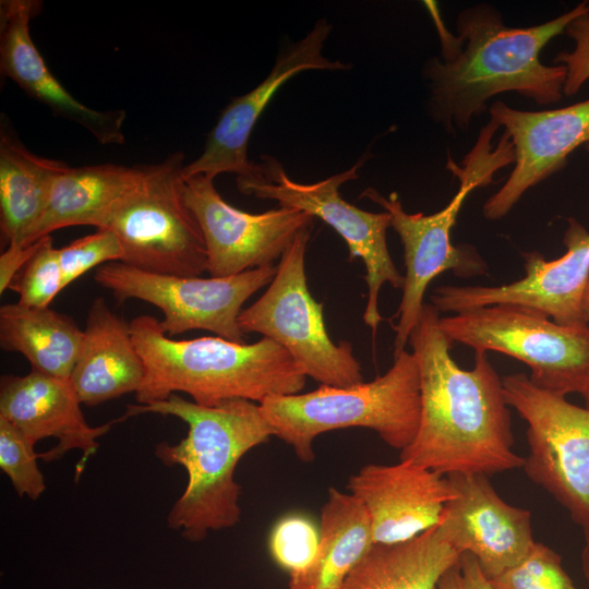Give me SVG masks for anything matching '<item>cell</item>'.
<instances>
[{"label": "cell", "instance_id": "cell-11", "mask_svg": "<svg viewBox=\"0 0 589 589\" xmlns=\"http://www.w3.org/2000/svg\"><path fill=\"white\" fill-rule=\"evenodd\" d=\"M502 382L507 405L528 424L526 474L567 509L589 543V409L539 388L525 373Z\"/></svg>", "mask_w": 589, "mask_h": 589}, {"label": "cell", "instance_id": "cell-17", "mask_svg": "<svg viewBox=\"0 0 589 589\" xmlns=\"http://www.w3.org/2000/svg\"><path fill=\"white\" fill-rule=\"evenodd\" d=\"M456 491L440 525L452 545L471 554L488 579L519 563L534 543L531 513L506 503L483 473L446 476Z\"/></svg>", "mask_w": 589, "mask_h": 589}, {"label": "cell", "instance_id": "cell-21", "mask_svg": "<svg viewBox=\"0 0 589 589\" xmlns=\"http://www.w3.org/2000/svg\"><path fill=\"white\" fill-rule=\"evenodd\" d=\"M145 366L134 346L130 323L112 312L104 298L89 308L70 383L81 404L97 406L136 393Z\"/></svg>", "mask_w": 589, "mask_h": 589}, {"label": "cell", "instance_id": "cell-1", "mask_svg": "<svg viewBox=\"0 0 589 589\" xmlns=\"http://www.w3.org/2000/svg\"><path fill=\"white\" fill-rule=\"evenodd\" d=\"M425 7L441 43V56L423 65L426 108L447 133L467 131L486 110V103L502 93H517L542 106L562 99L566 70L542 63L540 55L574 19L589 11L588 1L529 27L507 26L493 5L474 4L459 12L457 35L443 24L434 2L425 1Z\"/></svg>", "mask_w": 589, "mask_h": 589}, {"label": "cell", "instance_id": "cell-34", "mask_svg": "<svg viewBox=\"0 0 589 589\" xmlns=\"http://www.w3.org/2000/svg\"><path fill=\"white\" fill-rule=\"evenodd\" d=\"M39 245V240L35 243L23 247L11 243L0 255V292L3 293L9 288L11 280L33 256Z\"/></svg>", "mask_w": 589, "mask_h": 589}, {"label": "cell", "instance_id": "cell-18", "mask_svg": "<svg viewBox=\"0 0 589 589\" xmlns=\"http://www.w3.org/2000/svg\"><path fill=\"white\" fill-rule=\"evenodd\" d=\"M348 490L366 509L374 544L387 545L438 525L456 495L446 476L406 460L363 466L349 478Z\"/></svg>", "mask_w": 589, "mask_h": 589}, {"label": "cell", "instance_id": "cell-33", "mask_svg": "<svg viewBox=\"0 0 589 589\" xmlns=\"http://www.w3.org/2000/svg\"><path fill=\"white\" fill-rule=\"evenodd\" d=\"M436 589H494L477 560L461 553L458 560L442 575Z\"/></svg>", "mask_w": 589, "mask_h": 589}, {"label": "cell", "instance_id": "cell-29", "mask_svg": "<svg viewBox=\"0 0 589 589\" xmlns=\"http://www.w3.org/2000/svg\"><path fill=\"white\" fill-rule=\"evenodd\" d=\"M35 444L19 429L0 418V468L20 497L37 500L46 490Z\"/></svg>", "mask_w": 589, "mask_h": 589}, {"label": "cell", "instance_id": "cell-9", "mask_svg": "<svg viewBox=\"0 0 589 589\" xmlns=\"http://www.w3.org/2000/svg\"><path fill=\"white\" fill-rule=\"evenodd\" d=\"M310 227L297 233L276 265L267 290L238 317L242 333H257L285 348L306 377L348 387L363 382L349 341L335 344L326 329L323 303L311 294L305 275Z\"/></svg>", "mask_w": 589, "mask_h": 589}, {"label": "cell", "instance_id": "cell-16", "mask_svg": "<svg viewBox=\"0 0 589 589\" xmlns=\"http://www.w3.org/2000/svg\"><path fill=\"white\" fill-rule=\"evenodd\" d=\"M332 31L326 19L318 20L299 41L286 47L276 58L269 74L250 92L235 97L206 137L202 154L183 168V176L220 173L242 177L254 163L248 158L249 139L259 118L276 92L292 76L309 70H348L351 64L324 57L323 48Z\"/></svg>", "mask_w": 589, "mask_h": 589}, {"label": "cell", "instance_id": "cell-2", "mask_svg": "<svg viewBox=\"0 0 589 589\" xmlns=\"http://www.w3.org/2000/svg\"><path fill=\"white\" fill-rule=\"evenodd\" d=\"M440 312L425 303L409 342L420 372L421 412L417 434L400 460L444 476L522 468L513 450L510 411L502 377L488 353L474 352L471 370L452 358L453 342L440 328Z\"/></svg>", "mask_w": 589, "mask_h": 589}, {"label": "cell", "instance_id": "cell-6", "mask_svg": "<svg viewBox=\"0 0 589 589\" xmlns=\"http://www.w3.org/2000/svg\"><path fill=\"white\" fill-rule=\"evenodd\" d=\"M261 411L277 436L302 462L315 458L314 440L333 430L366 428L390 447L405 449L420 422L421 393L418 360L406 349L393 365L370 382L348 387L320 385L309 393L264 399Z\"/></svg>", "mask_w": 589, "mask_h": 589}, {"label": "cell", "instance_id": "cell-32", "mask_svg": "<svg viewBox=\"0 0 589 589\" xmlns=\"http://www.w3.org/2000/svg\"><path fill=\"white\" fill-rule=\"evenodd\" d=\"M566 34L574 41V49L561 52L554 58L555 64L566 70L564 94L573 96L589 80V11L574 19L565 28Z\"/></svg>", "mask_w": 589, "mask_h": 589}, {"label": "cell", "instance_id": "cell-3", "mask_svg": "<svg viewBox=\"0 0 589 589\" xmlns=\"http://www.w3.org/2000/svg\"><path fill=\"white\" fill-rule=\"evenodd\" d=\"M143 413L177 417L188 425L180 442H160L154 450L164 465H180L188 474L183 493L168 513V527L187 541L201 542L211 531L236 526L241 518L237 465L274 436L260 405L236 398L202 406L171 394L161 401L129 405L123 417Z\"/></svg>", "mask_w": 589, "mask_h": 589}, {"label": "cell", "instance_id": "cell-4", "mask_svg": "<svg viewBox=\"0 0 589 589\" xmlns=\"http://www.w3.org/2000/svg\"><path fill=\"white\" fill-rule=\"evenodd\" d=\"M130 329L145 366L135 393L140 405L165 400L177 392L202 406L236 398L261 404L272 396L298 394L305 386L306 375L294 359L266 337L253 344L219 336L176 340L152 315L134 317Z\"/></svg>", "mask_w": 589, "mask_h": 589}, {"label": "cell", "instance_id": "cell-22", "mask_svg": "<svg viewBox=\"0 0 589 589\" xmlns=\"http://www.w3.org/2000/svg\"><path fill=\"white\" fill-rule=\"evenodd\" d=\"M141 170L113 164L68 166L56 178L45 212L24 247L64 227L105 229L115 205L134 185Z\"/></svg>", "mask_w": 589, "mask_h": 589}, {"label": "cell", "instance_id": "cell-19", "mask_svg": "<svg viewBox=\"0 0 589 589\" xmlns=\"http://www.w3.org/2000/svg\"><path fill=\"white\" fill-rule=\"evenodd\" d=\"M70 381L37 371L26 375H2L0 380V418L19 429L34 444L53 437L57 445L38 454L45 462L61 458L69 450L82 453L75 480L99 447L98 438L124 420L122 416L98 426H91Z\"/></svg>", "mask_w": 589, "mask_h": 589}, {"label": "cell", "instance_id": "cell-27", "mask_svg": "<svg viewBox=\"0 0 589 589\" xmlns=\"http://www.w3.org/2000/svg\"><path fill=\"white\" fill-rule=\"evenodd\" d=\"M19 294V303L32 308H47L63 289L59 249L50 236L39 239V245L11 280L9 288Z\"/></svg>", "mask_w": 589, "mask_h": 589}, {"label": "cell", "instance_id": "cell-35", "mask_svg": "<svg viewBox=\"0 0 589 589\" xmlns=\"http://www.w3.org/2000/svg\"><path fill=\"white\" fill-rule=\"evenodd\" d=\"M581 567L584 575L589 582V543H586L581 552Z\"/></svg>", "mask_w": 589, "mask_h": 589}, {"label": "cell", "instance_id": "cell-10", "mask_svg": "<svg viewBox=\"0 0 589 589\" xmlns=\"http://www.w3.org/2000/svg\"><path fill=\"white\" fill-rule=\"evenodd\" d=\"M362 156L350 169L315 183H299L289 178L283 165L273 156L262 155L250 173L237 177L240 192L257 199L273 200L279 206L297 208L318 217L345 240L349 260L358 257L366 273L368 302L363 322L375 334L383 321L378 311V294L384 284L402 288L405 277L399 273L389 254L386 231L390 227L387 212L372 213L360 209L344 200L339 187L358 178L364 164Z\"/></svg>", "mask_w": 589, "mask_h": 589}, {"label": "cell", "instance_id": "cell-28", "mask_svg": "<svg viewBox=\"0 0 589 589\" xmlns=\"http://www.w3.org/2000/svg\"><path fill=\"white\" fill-rule=\"evenodd\" d=\"M320 542L318 527L303 514L292 513L276 521L268 537L273 561L290 575L306 569Z\"/></svg>", "mask_w": 589, "mask_h": 589}, {"label": "cell", "instance_id": "cell-15", "mask_svg": "<svg viewBox=\"0 0 589 589\" xmlns=\"http://www.w3.org/2000/svg\"><path fill=\"white\" fill-rule=\"evenodd\" d=\"M489 112L514 147V169L483 205L490 220L506 216L522 195L565 167L567 157L589 144V98L557 109L527 111L494 101Z\"/></svg>", "mask_w": 589, "mask_h": 589}, {"label": "cell", "instance_id": "cell-36", "mask_svg": "<svg viewBox=\"0 0 589 589\" xmlns=\"http://www.w3.org/2000/svg\"><path fill=\"white\" fill-rule=\"evenodd\" d=\"M582 311L587 323L589 324V281L585 290L582 300Z\"/></svg>", "mask_w": 589, "mask_h": 589}, {"label": "cell", "instance_id": "cell-23", "mask_svg": "<svg viewBox=\"0 0 589 589\" xmlns=\"http://www.w3.org/2000/svg\"><path fill=\"white\" fill-rule=\"evenodd\" d=\"M314 561L290 575L288 589H339L374 545L369 515L351 493L329 488L321 508Z\"/></svg>", "mask_w": 589, "mask_h": 589}, {"label": "cell", "instance_id": "cell-5", "mask_svg": "<svg viewBox=\"0 0 589 589\" xmlns=\"http://www.w3.org/2000/svg\"><path fill=\"white\" fill-rule=\"evenodd\" d=\"M498 128V123L490 118L462 165L448 155L446 168L458 179L459 188L449 203L436 213H407L396 193L386 197L374 188L361 193L390 215V227L404 247L406 275L396 314L398 321L393 325L396 334L394 356L405 350L409 342L423 312L425 290L435 277L453 271L457 277L470 278L488 271L479 252L468 244L454 245L450 233L467 196L473 190L492 183L497 170L514 164V147L507 133L502 134L496 147L492 144Z\"/></svg>", "mask_w": 589, "mask_h": 589}, {"label": "cell", "instance_id": "cell-12", "mask_svg": "<svg viewBox=\"0 0 589 589\" xmlns=\"http://www.w3.org/2000/svg\"><path fill=\"white\" fill-rule=\"evenodd\" d=\"M276 269L272 264L233 276L202 278L155 274L110 262L99 266L94 278L119 303L139 299L157 306L164 314L160 326L169 337L204 329L245 344L238 324L242 305L271 284Z\"/></svg>", "mask_w": 589, "mask_h": 589}, {"label": "cell", "instance_id": "cell-8", "mask_svg": "<svg viewBox=\"0 0 589 589\" xmlns=\"http://www.w3.org/2000/svg\"><path fill=\"white\" fill-rule=\"evenodd\" d=\"M438 324L452 342L521 361L530 369V381L546 392L565 397L581 394L589 384V324L561 325L510 303L454 313L440 317Z\"/></svg>", "mask_w": 589, "mask_h": 589}, {"label": "cell", "instance_id": "cell-7", "mask_svg": "<svg viewBox=\"0 0 589 589\" xmlns=\"http://www.w3.org/2000/svg\"><path fill=\"white\" fill-rule=\"evenodd\" d=\"M182 152L141 166L134 185L115 205L107 226L123 249L122 263L141 271L196 277L207 272L205 240L184 197Z\"/></svg>", "mask_w": 589, "mask_h": 589}, {"label": "cell", "instance_id": "cell-31", "mask_svg": "<svg viewBox=\"0 0 589 589\" xmlns=\"http://www.w3.org/2000/svg\"><path fill=\"white\" fill-rule=\"evenodd\" d=\"M122 259L121 243L110 229H97L92 235L75 239L59 249L63 288L87 271L106 262H121Z\"/></svg>", "mask_w": 589, "mask_h": 589}, {"label": "cell", "instance_id": "cell-24", "mask_svg": "<svg viewBox=\"0 0 589 589\" xmlns=\"http://www.w3.org/2000/svg\"><path fill=\"white\" fill-rule=\"evenodd\" d=\"M62 160L29 152L13 131L0 132V229L8 245L24 242L41 218Z\"/></svg>", "mask_w": 589, "mask_h": 589}, {"label": "cell", "instance_id": "cell-25", "mask_svg": "<svg viewBox=\"0 0 589 589\" xmlns=\"http://www.w3.org/2000/svg\"><path fill=\"white\" fill-rule=\"evenodd\" d=\"M459 555L438 524L402 543L374 544L339 589H436Z\"/></svg>", "mask_w": 589, "mask_h": 589}, {"label": "cell", "instance_id": "cell-37", "mask_svg": "<svg viewBox=\"0 0 589 589\" xmlns=\"http://www.w3.org/2000/svg\"><path fill=\"white\" fill-rule=\"evenodd\" d=\"M585 400L586 407L589 409V384L580 394Z\"/></svg>", "mask_w": 589, "mask_h": 589}, {"label": "cell", "instance_id": "cell-26", "mask_svg": "<svg viewBox=\"0 0 589 589\" xmlns=\"http://www.w3.org/2000/svg\"><path fill=\"white\" fill-rule=\"evenodd\" d=\"M83 330L68 315L49 306L7 303L0 308V346L22 353L32 370L70 380Z\"/></svg>", "mask_w": 589, "mask_h": 589}, {"label": "cell", "instance_id": "cell-30", "mask_svg": "<svg viewBox=\"0 0 589 589\" xmlns=\"http://www.w3.org/2000/svg\"><path fill=\"white\" fill-rule=\"evenodd\" d=\"M489 580L494 589H577L561 555L537 541L519 563Z\"/></svg>", "mask_w": 589, "mask_h": 589}, {"label": "cell", "instance_id": "cell-13", "mask_svg": "<svg viewBox=\"0 0 589 589\" xmlns=\"http://www.w3.org/2000/svg\"><path fill=\"white\" fill-rule=\"evenodd\" d=\"M563 243L565 254L552 261L537 251L524 252L525 276L514 283L440 286L430 296L431 304L440 313H458L510 303L540 312L561 325H587L582 300L589 281V231L577 219L569 218Z\"/></svg>", "mask_w": 589, "mask_h": 589}, {"label": "cell", "instance_id": "cell-20", "mask_svg": "<svg viewBox=\"0 0 589 589\" xmlns=\"http://www.w3.org/2000/svg\"><path fill=\"white\" fill-rule=\"evenodd\" d=\"M36 0L0 2V68L26 94L47 106L56 116L85 128L100 144H123L127 112L95 110L76 100L53 76L36 48L31 20L40 12Z\"/></svg>", "mask_w": 589, "mask_h": 589}, {"label": "cell", "instance_id": "cell-14", "mask_svg": "<svg viewBox=\"0 0 589 589\" xmlns=\"http://www.w3.org/2000/svg\"><path fill=\"white\" fill-rule=\"evenodd\" d=\"M184 197L205 240L211 277L272 265L314 218L285 206L261 214L240 211L227 203L214 179L204 175L184 177Z\"/></svg>", "mask_w": 589, "mask_h": 589}]
</instances>
